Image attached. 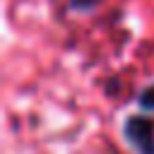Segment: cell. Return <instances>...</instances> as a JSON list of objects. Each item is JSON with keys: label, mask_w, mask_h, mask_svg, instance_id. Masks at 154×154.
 Listing matches in <instances>:
<instances>
[{"label": "cell", "mask_w": 154, "mask_h": 154, "mask_svg": "<svg viewBox=\"0 0 154 154\" xmlns=\"http://www.w3.org/2000/svg\"><path fill=\"white\" fill-rule=\"evenodd\" d=\"M123 135L137 154H154V120L144 113H132L123 123Z\"/></svg>", "instance_id": "obj_1"}, {"label": "cell", "mask_w": 154, "mask_h": 154, "mask_svg": "<svg viewBox=\"0 0 154 154\" xmlns=\"http://www.w3.org/2000/svg\"><path fill=\"white\" fill-rule=\"evenodd\" d=\"M137 103H140V108H142V111H154V84H152V87H147L144 91H140Z\"/></svg>", "instance_id": "obj_2"}, {"label": "cell", "mask_w": 154, "mask_h": 154, "mask_svg": "<svg viewBox=\"0 0 154 154\" xmlns=\"http://www.w3.org/2000/svg\"><path fill=\"white\" fill-rule=\"evenodd\" d=\"M101 0H70V7L72 10H91V7H96Z\"/></svg>", "instance_id": "obj_3"}]
</instances>
